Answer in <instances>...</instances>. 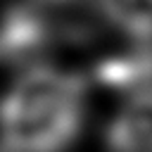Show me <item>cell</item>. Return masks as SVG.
<instances>
[{
	"label": "cell",
	"instance_id": "2",
	"mask_svg": "<svg viewBox=\"0 0 152 152\" xmlns=\"http://www.w3.org/2000/svg\"><path fill=\"white\" fill-rule=\"evenodd\" d=\"M112 152H152V90L131 93L104 133Z\"/></svg>",
	"mask_w": 152,
	"mask_h": 152
},
{
	"label": "cell",
	"instance_id": "5",
	"mask_svg": "<svg viewBox=\"0 0 152 152\" xmlns=\"http://www.w3.org/2000/svg\"><path fill=\"white\" fill-rule=\"evenodd\" d=\"M45 2H71V0H45Z\"/></svg>",
	"mask_w": 152,
	"mask_h": 152
},
{
	"label": "cell",
	"instance_id": "1",
	"mask_svg": "<svg viewBox=\"0 0 152 152\" xmlns=\"http://www.w3.org/2000/svg\"><path fill=\"white\" fill-rule=\"evenodd\" d=\"M78 74L36 64L0 100V152H64L83 126Z\"/></svg>",
	"mask_w": 152,
	"mask_h": 152
},
{
	"label": "cell",
	"instance_id": "3",
	"mask_svg": "<svg viewBox=\"0 0 152 152\" xmlns=\"http://www.w3.org/2000/svg\"><path fill=\"white\" fill-rule=\"evenodd\" d=\"M48 26L28 7H12L0 21V59L21 62L38 55L48 43Z\"/></svg>",
	"mask_w": 152,
	"mask_h": 152
},
{
	"label": "cell",
	"instance_id": "4",
	"mask_svg": "<svg viewBox=\"0 0 152 152\" xmlns=\"http://www.w3.org/2000/svg\"><path fill=\"white\" fill-rule=\"evenodd\" d=\"M97 7L128 38L152 40V0H97Z\"/></svg>",
	"mask_w": 152,
	"mask_h": 152
}]
</instances>
